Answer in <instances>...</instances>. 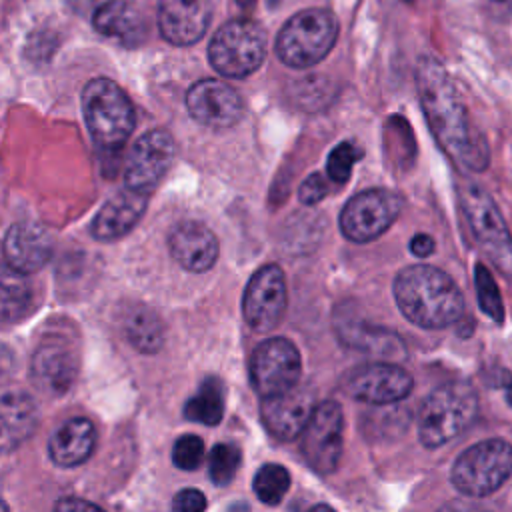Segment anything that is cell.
<instances>
[{
  "mask_svg": "<svg viewBox=\"0 0 512 512\" xmlns=\"http://www.w3.org/2000/svg\"><path fill=\"white\" fill-rule=\"evenodd\" d=\"M146 204H148L146 192H136L130 188L118 192L94 216L90 234L102 242H112L122 238L142 218Z\"/></svg>",
  "mask_w": 512,
  "mask_h": 512,
  "instance_id": "obj_20",
  "label": "cell"
},
{
  "mask_svg": "<svg viewBox=\"0 0 512 512\" xmlns=\"http://www.w3.org/2000/svg\"><path fill=\"white\" fill-rule=\"evenodd\" d=\"M172 508L176 512H202L206 508V498L196 488H184L174 496Z\"/></svg>",
  "mask_w": 512,
  "mask_h": 512,
  "instance_id": "obj_35",
  "label": "cell"
},
{
  "mask_svg": "<svg viewBox=\"0 0 512 512\" xmlns=\"http://www.w3.org/2000/svg\"><path fill=\"white\" fill-rule=\"evenodd\" d=\"M0 510H8V506H6L2 500H0Z\"/></svg>",
  "mask_w": 512,
  "mask_h": 512,
  "instance_id": "obj_39",
  "label": "cell"
},
{
  "mask_svg": "<svg viewBox=\"0 0 512 512\" xmlns=\"http://www.w3.org/2000/svg\"><path fill=\"white\" fill-rule=\"evenodd\" d=\"M82 112L92 140L108 152L122 148L136 124L128 94L110 78H94L84 86Z\"/></svg>",
  "mask_w": 512,
  "mask_h": 512,
  "instance_id": "obj_4",
  "label": "cell"
},
{
  "mask_svg": "<svg viewBox=\"0 0 512 512\" xmlns=\"http://www.w3.org/2000/svg\"><path fill=\"white\" fill-rule=\"evenodd\" d=\"M186 108L198 124L216 130L232 128L244 114L240 94L226 82L214 78H204L190 86Z\"/></svg>",
  "mask_w": 512,
  "mask_h": 512,
  "instance_id": "obj_15",
  "label": "cell"
},
{
  "mask_svg": "<svg viewBox=\"0 0 512 512\" xmlns=\"http://www.w3.org/2000/svg\"><path fill=\"white\" fill-rule=\"evenodd\" d=\"M314 406L316 404L310 390L292 386L280 394L264 396L260 406L262 424L276 440L290 442L304 432Z\"/></svg>",
  "mask_w": 512,
  "mask_h": 512,
  "instance_id": "obj_16",
  "label": "cell"
},
{
  "mask_svg": "<svg viewBox=\"0 0 512 512\" xmlns=\"http://www.w3.org/2000/svg\"><path fill=\"white\" fill-rule=\"evenodd\" d=\"M394 298L400 312L416 326L440 330L464 314V296L456 282L436 266L412 264L394 278Z\"/></svg>",
  "mask_w": 512,
  "mask_h": 512,
  "instance_id": "obj_2",
  "label": "cell"
},
{
  "mask_svg": "<svg viewBox=\"0 0 512 512\" xmlns=\"http://www.w3.org/2000/svg\"><path fill=\"white\" fill-rule=\"evenodd\" d=\"M412 386V376L404 368L386 362L358 366L342 380V390L348 396L376 406L400 402L412 392Z\"/></svg>",
  "mask_w": 512,
  "mask_h": 512,
  "instance_id": "obj_13",
  "label": "cell"
},
{
  "mask_svg": "<svg viewBox=\"0 0 512 512\" xmlns=\"http://www.w3.org/2000/svg\"><path fill=\"white\" fill-rule=\"evenodd\" d=\"M34 304V288L28 276L12 266H0V320L24 318Z\"/></svg>",
  "mask_w": 512,
  "mask_h": 512,
  "instance_id": "obj_26",
  "label": "cell"
},
{
  "mask_svg": "<svg viewBox=\"0 0 512 512\" xmlns=\"http://www.w3.org/2000/svg\"><path fill=\"white\" fill-rule=\"evenodd\" d=\"M474 282H476V296L478 304L484 314H488L494 322L502 324L504 322V302L498 290V284L492 276V272L484 264H476L474 272Z\"/></svg>",
  "mask_w": 512,
  "mask_h": 512,
  "instance_id": "obj_29",
  "label": "cell"
},
{
  "mask_svg": "<svg viewBox=\"0 0 512 512\" xmlns=\"http://www.w3.org/2000/svg\"><path fill=\"white\" fill-rule=\"evenodd\" d=\"M342 408L334 400L314 406V412L302 432V456L318 474H330L342 458Z\"/></svg>",
  "mask_w": 512,
  "mask_h": 512,
  "instance_id": "obj_11",
  "label": "cell"
},
{
  "mask_svg": "<svg viewBox=\"0 0 512 512\" xmlns=\"http://www.w3.org/2000/svg\"><path fill=\"white\" fill-rule=\"evenodd\" d=\"M174 160V140L166 130L142 134L130 150L124 170L126 188L150 194Z\"/></svg>",
  "mask_w": 512,
  "mask_h": 512,
  "instance_id": "obj_14",
  "label": "cell"
},
{
  "mask_svg": "<svg viewBox=\"0 0 512 512\" xmlns=\"http://www.w3.org/2000/svg\"><path fill=\"white\" fill-rule=\"evenodd\" d=\"M496 2H502V0H496Z\"/></svg>",
  "mask_w": 512,
  "mask_h": 512,
  "instance_id": "obj_40",
  "label": "cell"
},
{
  "mask_svg": "<svg viewBox=\"0 0 512 512\" xmlns=\"http://www.w3.org/2000/svg\"><path fill=\"white\" fill-rule=\"evenodd\" d=\"M402 208L404 196L394 190H364L344 204L340 230L352 242L376 240L396 222Z\"/></svg>",
  "mask_w": 512,
  "mask_h": 512,
  "instance_id": "obj_9",
  "label": "cell"
},
{
  "mask_svg": "<svg viewBox=\"0 0 512 512\" xmlns=\"http://www.w3.org/2000/svg\"><path fill=\"white\" fill-rule=\"evenodd\" d=\"M338 332H340V338L348 346H356V348H362V350H368V348L370 350H384V348L392 346L390 334H382L380 330L360 326L358 322L350 324V322L342 320Z\"/></svg>",
  "mask_w": 512,
  "mask_h": 512,
  "instance_id": "obj_31",
  "label": "cell"
},
{
  "mask_svg": "<svg viewBox=\"0 0 512 512\" xmlns=\"http://www.w3.org/2000/svg\"><path fill=\"white\" fill-rule=\"evenodd\" d=\"M96 446V428L88 418L76 416L64 422L48 442V454L56 466L74 468L84 464Z\"/></svg>",
  "mask_w": 512,
  "mask_h": 512,
  "instance_id": "obj_23",
  "label": "cell"
},
{
  "mask_svg": "<svg viewBox=\"0 0 512 512\" xmlns=\"http://www.w3.org/2000/svg\"><path fill=\"white\" fill-rule=\"evenodd\" d=\"M434 248H436V244H434L432 236H428V234H416V236L410 240V252H412L414 256H420V258L430 256V254L434 252Z\"/></svg>",
  "mask_w": 512,
  "mask_h": 512,
  "instance_id": "obj_36",
  "label": "cell"
},
{
  "mask_svg": "<svg viewBox=\"0 0 512 512\" xmlns=\"http://www.w3.org/2000/svg\"><path fill=\"white\" fill-rule=\"evenodd\" d=\"M458 196L476 244L502 274L512 278V234L498 206L476 182H464Z\"/></svg>",
  "mask_w": 512,
  "mask_h": 512,
  "instance_id": "obj_8",
  "label": "cell"
},
{
  "mask_svg": "<svg viewBox=\"0 0 512 512\" xmlns=\"http://www.w3.org/2000/svg\"><path fill=\"white\" fill-rule=\"evenodd\" d=\"M512 476V444L490 438L466 448L452 464L450 480L466 496L484 498Z\"/></svg>",
  "mask_w": 512,
  "mask_h": 512,
  "instance_id": "obj_6",
  "label": "cell"
},
{
  "mask_svg": "<svg viewBox=\"0 0 512 512\" xmlns=\"http://www.w3.org/2000/svg\"><path fill=\"white\" fill-rule=\"evenodd\" d=\"M266 58V32L248 18H234L222 24L210 40L208 60L226 78H246Z\"/></svg>",
  "mask_w": 512,
  "mask_h": 512,
  "instance_id": "obj_7",
  "label": "cell"
},
{
  "mask_svg": "<svg viewBox=\"0 0 512 512\" xmlns=\"http://www.w3.org/2000/svg\"><path fill=\"white\" fill-rule=\"evenodd\" d=\"M184 416L192 422L216 426L224 416V386L218 378H206L186 402Z\"/></svg>",
  "mask_w": 512,
  "mask_h": 512,
  "instance_id": "obj_27",
  "label": "cell"
},
{
  "mask_svg": "<svg viewBox=\"0 0 512 512\" xmlns=\"http://www.w3.org/2000/svg\"><path fill=\"white\" fill-rule=\"evenodd\" d=\"M362 158V150L358 146H354L352 142H340L336 148H332V152L328 154L326 160V172L328 178L334 180L336 184H344L350 178L352 166L356 164V160Z\"/></svg>",
  "mask_w": 512,
  "mask_h": 512,
  "instance_id": "obj_32",
  "label": "cell"
},
{
  "mask_svg": "<svg viewBox=\"0 0 512 512\" xmlns=\"http://www.w3.org/2000/svg\"><path fill=\"white\" fill-rule=\"evenodd\" d=\"M236 2H238L242 8H250V6H254L256 0H236Z\"/></svg>",
  "mask_w": 512,
  "mask_h": 512,
  "instance_id": "obj_38",
  "label": "cell"
},
{
  "mask_svg": "<svg viewBox=\"0 0 512 512\" xmlns=\"http://www.w3.org/2000/svg\"><path fill=\"white\" fill-rule=\"evenodd\" d=\"M288 302L284 272L276 264L258 268L246 284L242 296V314L256 332H270L284 316Z\"/></svg>",
  "mask_w": 512,
  "mask_h": 512,
  "instance_id": "obj_12",
  "label": "cell"
},
{
  "mask_svg": "<svg viewBox=\"0 0 512 512\" xmlns=\"http://www.w3.org/2000/svg\"><path fill=\"white\" fill-rule=\"evenodd\" d=\"M172 258L190 272H206L218 258V240L214 232L200 222L178 224L168 238Z\"/></svg>",
  "mask_w": 512,
  "mask_h": 512,
  "instance_id": "obj_19",
  "label": "cell"
},
{
  "mask_svg": "<svg viewBox=\"0 0 512 512\" xmlns=\"http://www.w3.org/2000/svg\"><path fill=\"white\" fill-rule=\"evenodd\" d=\"M210 16L208 0H158L160 34L176 46L198 42L210 24Z\"/></svg>",
  "mask_w": 512,
  "mask_h": 512,
  "instance_id": "obj_18",
  "label": "cell"
},
{
  "mask_svg": "<svg viewBox=\"0 0 512 512\" xmlns=\"http://www.w3.org/2000/svg\"><path fill=\"white\" fill-rule=\"evenodd\" d=\"M300 352L292 340L276 336L260 342L250 356V380L264 398L290 390L300 380Z\"/></svg>",
  "mask_w": 512,
  "mask_h": 512,
  "instance_id": "obj_10",
  "label": "cell"
},
{
  "mask_svg": "<svg viewBox=\"0 0 512 512\" xmlns=\"http://www.w3.org/2000/svg\"><path fill=\"white\" fill-rule=\"evenodd\" d=\"M6 264L30 274L40 270L52 256V240L40 224L20 222L10 226L4 238Z\"/></svg>",
  "mask_w": 512,
  "mask_h": 512,
  "instance_id": "obj_21",
  "label": "cell"
},
{
  "mask_svg": "<svg viewBox=\"0 0 512 512\" xmlns=\"http://www.w3.org/2000/svg\"><path fill=\"white\" fill-rule=\"evenodd\" d=\"M38 426V406L26 392L0 396V454L16 450Z\"/></svg>",
  "mask_w": 512,
  "mask_h": 512,
  "instance_id": "obj_22",
  "label": "cell"
},
{
  "mask_svg": "<svg viewBox=\"0 0 512 512\" xmlns=\"http://www.w3.org/2000/svg\"><path fill=\"white\" fill-rule=\"evenodd\" d=\"M416 88L424 116L440 148L470 172L486 170L490 164L488 144L474 130L444 64L432 56H422L416 66Z\"/></svg>",
  "mask_w": 512,
  "mask_h": 512,
  "instance_id": "obj_1",
  "label": "cell"
},
{
  "mask_svg": "<svg viewBox=\"0 0 512 512\" xmlns=\"http://www.w3.org/2000/svg\"><path fill=\"white\" fill-rule=\"evenodd\" d=\"M242 462V454L234 444H216L208 456V474L216 486H226L236 476Z\"/></svg>",
  "mask_w": 512,
  "mask_h": 512,
  "instance_id": "obj_30",
  "label": "cell"
},
{
  "mask_svg": "<svg viewBox=\"0 0 512 512\" xmlns=\"http://www.w3.org/2000/svg\"><path fill=\"white\" fill-rule=\"evenodd\" d=\"M338 38V20L330 10L306 8L278 32L276 54L290 68H310L324 60Z\"/></svg>",
  "mask_w": 512,
  "mask_h": 512,
  "instance_id": "obj_5",
  "label": "cell"
},
{
  "mask_svg": "<svg viewBox=\"0 0 512 512\" xmlns=\"http://www.w3.org/2000/svg\"><path fill=\"white\" fill-rule=\"evenodd\" d=\"M92 26L102 36L118 38L124 44H134L144 30L140 12L128 0H108L100 4L92 16Z\"/></svg>",
  "mask_w": 512,
  "mask_h": 512,
  "instance_id": "obj_24",
  "label": "cell"
},
{
  "mask_svg": "<svg viewBox=\"0 0 512 512\" xmlns=\"http://www.w3.org/2000/svg\"><path fill=\"white\" fill-rule=\"evenodd\" d=\"M126 340L144 354H154L164 344V324L160 316L148 306H132L122 318Z\"/></svg>",
  "mask_w": 512,
  "mask_h": 512,
  "instance_id": "obj_25",
  "label": "cell"
},
{
  "mask_svg": "<svg viewBox=\"0 0 512 512\" xmlns=\"http://www.w3.org/2000/svg\"><path fill=\"white\" fill-rule=\"evenodd\" d=\"M478 414V394L472 384L454 380L434 388L418 414V438L426 448H438L462 434Z\"/></svg>",
  "mask_w": 512,
  "mask_h": 512,
  "instance_id": "obj_3",
  "label": "cell"
},
{
  "mask_svg": "<svg viewBox=\"0 0 512 512\" xmlns=\"http://www.w3.org/2000/svg\"><path fill=\"white\" fill-rule=\"evenodd\" d=\"M56 510H64V512H70V510H100V506H96L92 502H86V500H78V498H64L56 504Z\"/></svg>",
  "mask_w": 512,
  "mask_h": 512,
  "instance_id": "obj_37",
  "label": "cell"
},
{
  "mask_svg": "<svg viewBox=\"0 0 512 512\" xmlns=\"http://www.w3.org/2000/svg\"><path fill=\"white\" fill-rule=\"evenodd\" d=\"M252 488L260 502L268 506L280 504V500L286 496L290 488V474L280 464H264L252 482Z\"/></svg>",
  "mask_w": 512,
  "mask_h": 512,
  "instance_id": "obj_28",
  "label": "cell"
},
{
  "mask_svg": "<svg viewBox=\"0 0 512 512\" xmlns=\"http://www.w3.org/2000/svg\"><path fill=\"white\" fill-rule=\"evenodd\" d=\"M204 458V442L200 436L184 434L174 442L172 462L180 470H196Z\"/></svg>",
  "mask_w": 512,
  "mask_h": 512,
  "instance_id": "obj_33",
  "label": "cell"
},
{
  "mask_svg": "<svg viewBox=\"0 0 512 512\" xmlns=\"http://www.w3.org/2000/svg\"><path fill=\"white\" fill-rule=\"evenodd\" d=\"M34 382L52 394L66 392L78 376V354L62 338H46L32 354Z\"/></svg>",
  "mask_w": 512,
  "mask_h": 512,
  "instance_id": "obj_17",
  "label": "cell"
},
{
  "mask_svg": "<svg viewBox=\"0 0 512 512\" xmlns=\"http://www.w3.org/2000/svg\"><path fill=\"white\" fill-rule=\"evenodd\" d=\"M328 192H330L328 180H326L322 174L314 172V174H310V176L300 184V188H298V200H300L302 204L312 206V204H318Z\"/></svg>",
  "mask_w": 512,
  "mask_h": 512,
  "instance_id": "obj_34",
  "label": "cell"
}]
</instances>
